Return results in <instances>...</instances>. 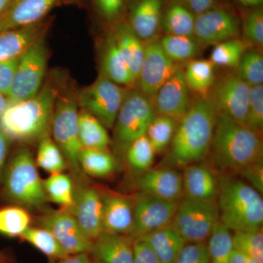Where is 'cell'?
<instances>
[{
	"label": "cell",
	"mask_w": 263,
	"mask_h": 263,
	"mask_svg": "<svg viewBox=\"0 0 263 263\" xmlns=\"http://www.w3.org/2000/svg\"><path fill=\"white\" fill-rule=\"evenodd\" d=\"M245 37L249 42L262 47L263 45V11L254 8L245 15L242 22Z\"/></svg>",
	"instance_id": "44"
},
{
	"label": "cell",
	"mask_w": 263,
	"mask_h": 263,
	"mask_svg": "<svg viewBox=\"0 0 263 263\" xmlns=\"http://www.w3.org/2000/svg\"><path fill=\"white\" fill-rule=\"evenodd\" d=\"M113 34L136 82L144 59V43L128 23L118 24Z\"/></svg>",
	"instance_id": "27"
},
{
	"label": "cell",
	"mask_w": 263,
	"mask_h": 263,
	"mask_svg": "<svg viewBox=\"0 0 263 263\" xmlns=\"http://www.w3.org/2000/svg\"><path fill=\"white\" fill-rule=\"evenodd\" d=\"M48 61L44 37L40 38L19 57L13 84L7 98L10 104L34 96L42 86Z\"/></svg>",
	"instance_id": "9"
},
{
	"label": "cell",
	"mask_w": 263,
	"mask_h": 263,
	"mask_svg": "<svg viewBox=\"0 0 263 263\" xmlns=\"http://www.w3.org/2000/svg\"><path fill=\"white\" fill-rule=\"evenodd\" d=\"M101 70L102 75L120 86H129L136 83L113 32L105 40L101 56Z\"/></svg>",
	"instance_id": "25"
},
{
	"label": "cell",
	"mask_w": 263,
	"mask_h": 263,
	"mask_svg": "<svg viewBox=\"0 0 263 263\" xmlns=\"http://www.w3.org/2000/svg\"><path fill=\"white\" fill-rule=\"evenodd\" d=\"M133 263H160L150 246L141 237L133 240Z\"/></svg>",
	"instance_id": "47"
},
{
	"label": "cell",
	"mask_w": 263,
	"mask_h": 263,
	"mask_svg": "<svg viewBox=\"0 0 263 263\" xmlns=\"http://www.w3.org/2000/svg\"><path fill=\"white\" fill-rule=\"evenodd\" d=\"M128 91L101 75L78 95V102L81 108L92 114L106 129H113Z\"/></svg>",
	"instance_id": "10"
},
{
	"label": "cell",
	"mask_w": 263,
	"mask_h": 263,
	"mask_svg": "<svg viewBox=\"0 0 263 263\" xmlns=\"http://www.w3.org/2000/svg\"><path fill=\"white\" fill-rule=\"evenodd\" d=\"M262 134L217 112L209 154L214 168L222 175L239 174L262 160Z\"/></svg>",
	"instance_id": "2"
},
{
	"label": "cell",
	"mask_w": 263,
	"mask_h": 263,
	"mask_svg": "<svg viewBox=\"0 0 263 263\" xmlns=\"http://www.w3.org/2000/svg\"><path fill=\"white\" fill-rule=\"evenodd\" d=\"M133 240L129 235L103 231L93 240L90 256L95 263H133Z\"/></svg>",
	"instance_id": "20"
},
{
	"label": "cell",
	"mask_w": 263,
	"mask_h": 263,
	"mask_svg": "<svg viewBox=\"0 0 263 263\" xmlns=\"http://www.w3.org/2000/svg\"><path fill=\"white\" fill-rule=\"evenodd\" d=\"M219 221L216 200L202 201L183 196L171 226L186 243H205Z\"/></svg>",
	"instance_id": "8"
},
{
	"label": "cell",
	"mask_w": 263,
	"mask_h": 263,
	"mask_svg": "<svg viewBox=\"0 0 263 263\" xmlns=\"http://www.w3.org/2000/svg\"><path fill=\"white\" fill-rule=\"evenodd\" d=\"M216 204L219 221L230 231H252L262 228V194L243 180L221 175Z\"/></svg>",
	"instance_id": "4"
},
{
	"label": "cell",
	"mask_w": 263,
	"mask_h": 263,
	"mask_svg": "<svg viewBox=\"0 0 263 263\" xmlns=\"http://www.w3.org/2000/svg\"><path fill=\"white\" fill-rule=\"evenodd\" d=\"M190 88L183 71L179 69L157 91L153 100L156 114L180 121L191 105Z\"/></svg>",
	"instance_id": "17"
},
{
	"label": "cell",
	"mask_w": 263,
	"mask_h": 263,
	"mask_svg": "<svg viewBox=\"0 0 263 263\" xmlns=\"http://www.w3.org/2000/svg\"><path fill=\"white\" fill-rule=\"evenodd\" d=\"M9 0H0V13L4 10Z\"/></svg>",
	"instance_id": "56"
},
{
	"label": "cell",
	"mask_w": 263,
	"mask_h": 263,
	"mask_svg": "<svg viewBox=\"0 0 263 263\" xmlns=\"http://www.w3.org/2000/svg\"><path fill=\"white\" fill-rule=\"evenodd\" d=\"M79 134L83 148L108 150L110 141L106 128L92 114L83 108L79 113Z\"/></svg>",
	"instance_id": "30"
},
{
	"label": "cell",
	"mask_w": 263,
	"mask_h": 263,
	"mask_svg": "<svg viewBox=\"0 0 263 263\" xmlns=\"http://www.w3.org/2000/svg\"><path fill=\"white\" fill-rule=\"evenodd\" d=\"M19 57L0 61V94L6 98L13 84Z\"/></svg>",
	"instance_id": "46"
},
{
	"label": "cell",
	"mask_w": 263,
	"mask_h": 263,
	"mask_svg": "<svg viewBox=\"0 0 263 263\" xmlns=\"http://www.w3.org/2000/svg\"><path fill=\"white\" fill-rule=\"evenodd\" d=\"M239 33V20L224 8L217 7L195 15L194 36L204 45H216L236 38Z\"/></svg>",
	"instance_id": "16"
},
{
	"label": "cell",
	"mask_w": 263,
	"mask_h": 263,
	"mask_svg": "<svg viewBox=\"0 0 263 263\" xmlns=\"http://www.w3.org/2000/svg\"><path fill=\"white\" fill-rule=\"evenodd\" d=\"M216 114L209 98L195 99L187 113L180 121L160 167L184 168L205 160L212 146Z\"/></svg>",
	"instance_id": "1"
},
{
	"label": "cell",
	"mask_w": 263,
	"mask_h": 263,
	"mask_svg": "<svg viewBox=\"0 0 263 263\" xmlns=\"http://www.w3.org/2000/svg\"><path fill=\"white\" fill-rule=\"evenodd\" d=\"M237 68V74L249 86L262 84L263 57L260 52L247 49Z\"/></svg>",
	"instance_id": "41"
},
{
	"label": "cell",
	"mask_w": 263,
	"mask_h": 263,
	"mask_svg": "<svg viewBox=\"0 0 263 263\" xmlns=\"http://www.w3.org/2000/svg\"><path fill=\"white\" fill-rule=\"evenodd\" d=\"M36 164L50 174L63 173L67 169L63 154L51 136L43 138L38 143Z\"/></svg>",
	"instance_id": "39"
},
{
	"label": "cell",
	"mask_w": 263,
	"mask_h": 263,
	"mask_svg": "<svg viewBox=\"0 0 263 263\" xmlns=\"http://www.w3.org/2000/svg\"><path fill=\"white\" fill-rule=\"evenodd\" d=\"M79 102L72 90L57 95L52 119L53 140L65 157L74 183L87 182V177L79 164V157L83 147L79 134Z\"/></svg>",
	"instance_id": "6"
},
{
	"label": "cell",
	"mask_w": 263,
	"mask_h": 263,
	"mask_svg": "<svg viewBox=\"0 0 263 263\" xmlns=\"http://www.w3.org/2000/svg\"><path fill=\"white\" fill-rule=\"evenodd\" d=\"M32 217L27 209L18 205L0 209V234L15 238L30 227Z\"/></svg>",
	"instance_id": "37"
},
{
	"label": "cell",
	"mask_w": 263,
	"mask_h": 263,
	"mask_svg": "<svg viewBox=\"0 0 263 263\" xmlns=\"http://www.w3.org/2000/svg\"><path fill=\"white\" fill-rule=\"evenodd\" d=\"M79 161L84 174L91 177H108L119 168L117 157L109 150L83 148L79 154Z\"/></svg>",
	"instance_id": "28"
},
{
	"label": "cell",
	"mask_w": 263,
	"mask_h": 263,
	"mask_svg": "<svg viewBox=\"0 0 263 263\" xmlns=\"http://www.w3.org/2000/svg\"><path fill=\"white\" fill-rule=\"evenodd\" d=\"M246 124L262 134L263 129V86H250Z\"/></svg>",
	"instance_id": "43"
},
{
	"label": "cell",
	"mask_w": 263,
	"mask_h": 263,
	"mask_svg": "<svg viewBox=\"0 0 263 263\" xmlns=\"http://www.w3.org/2000/svg\"><path fill=\"white\" fill-rule=\"evenodd\" d=\"M233 248L263 262L262 228L252 231H237L233 235Z\"/></svg>",
	"instance_id": "42"
},
{
	"label": "cell",
	"mask_w": 263,
	"mask_h": 263,
	"mask_svg": "<svg viewBox=\"0 0 263 263\" xmlns=\"http://www.w3.org/2000/svg\"><path fill=\"white\" fill-rule=\"evenodd\" d=\"M0 196L5 201L30 211H43L49 202L35 160L27 147H21L8 158Z\"/></svg>",
	"instance_id": "5"
},
{
	"label": "cell",
	"mask_w": 263,
	"mask_h": 263,
	"mask_svg": "<svg viewBox=\"0 0 263 263\" xmlns=\"http://www.w3.org/2000/svg\"><path fill=\"white\" fill-rule=\"evenodd\" d=\"M144 45V59L136 82L140 92L153 103L159 89L180 68L164 53L160 42H147Z\"/></svg>",
	"instance_id": "14"
},
{
	"label": "cell",
	"mask_w": 263,
	"mask_h": 263,
	"mask_svg": "<svg viewBox=\"0 0 263 263\" xmlns=\"http://www.w3.org/2000/svg\"><path fill=\"white\" fill-rule=\"evenodd\" d=\"M208 240L209 262L229 263L234 250L231 231L219 221L214 227Z\"/></svg>",
	"instance_id": "35"
},
{
	"label": "cell",
	"mask_w": 263,
	"mask_h": 263,
	"mask_svg": "<svg viewBox=\"0 0 263 263\" xmlns=\"http://www.w3.org/2000/svg\"><path fill=\"white\" fill-rule=\"evenodd\" d=\"M47 25L39 23L0 32V61L21 56L40 38L44 37Z\"/></svg>",
	"instance_id": "24"
},
{
	"label": "cell",
	"mask_w": 263,
	"mask_h": 263,
	"mask_svg": "<svg viewBox=\"0 0 263 263\" xmlns=\"http://www.w3.org/2000/svg\"><path fill=\"white\" fill-rule=\"evenodd\" d=\"M181 4L195 15L219 7L218 0H179Z\"/></svg>",
	"instance_id": "50"
},
{
	"label": "cell",
	"mask_w": 263,
	"mask_h": 263,
	"mask_svg": "<svg viewBox=\"0 0 263 263\" xmlns=\"http://www.w3.org/2000/svg\"><path fill=\"white\" fill-rule=\"evenodd\" d=\"M247 50V44L241 40L233 38L223 41L215 45L210 61L220 67H237Z\"/></svg>",
	"instance_id": "40"
},
{
	"label": "cell",
	"mask_w": 263,
	"mask_h": 263,
	"mask_svg": "<svg viewBox=\"0 0 263 263\" xmlns=\"http://www.w3.org/2000/svg\"><path fill=\"white\" fill-rule=\"evenodd\" d=\"M179 121L157 114L147 129L146 136L156 154H161L171 146L179 126Z\"/></svg>",
	"instance_id": "33"
},
{
	"label": "cell",
	"mask_w": 263,
	"mask_h": 263,
	"mask_svg": "<svg viewBox=\"0 0 263 263\" xmlns=\"http://www.w3.org/2000/svg\"><path fill=\"white\" fill-rule=\"evenodd\" d=\"M250 86L238 74H229L215 81L207 97L216 112L246 124Z\"/></svg>",
	"instance_id": "11"
},
{
	"label": "cell",
	"mask_w": 263,
	"mask_h": 263,
	"mask_svg": "<svg viewBox=\"0 0 263 263\" xmlns=\"http://www.w3.org/2000/svg\"><path fill=\"white\" fill-rule=\"evenodd\" d=\"M155 155V150L146 135L133 141L124 154L128 169L138 176L152 168Z\"/></svg>",
	"instance_id": "31"
},
{
	"label": "cell",
	"mask_w": 263,
	"mask_h": 263,
	"mask_svg": "<svg viewBox=\"0 0 263 263\" xmlns=\"http://www.w3.org/2000/svg\"><path fill=\"white\" fill-rule=\"evenodd\" d=\"M141 238L150 246L160 263H175L186 245V241L171 224Z\"/></svg>",
	"instance_id": "26"
},
{
	"label": "cell",
	"mask_w": 263,
	"mask_h": 263,
	"mask_svg": "<svg viewBox=\"0 0 263 263\" xmlns=\"http://www.w3.org/2000/svg\"><path fill=\"white\" fill-rule=\"evenodd\" d=\"M195 15L179 0H171L164 8L161 25L170 35L194 36Z\"/></svg>",
	"instance_id": "29"
},
{
	"label": "cell",
	"mask_w": 263,
	"mask_h": 263,
	"mask_svg": "<svg viewBox=\"0 0 263 263\" xmlns=\"http://www.w3.org/2000/svg\"><path fill=\"white\" fill-rule=\"evenodd\" d=\"M156 115L149 99L139 91H128L113 127L114 143L119 154L124 155L133 141L146 134Z\"/></svg>",
	"instance_id": "7"
},
{
	"label": "cell",
	"mask_w": 263,
	"mask_h": 263,
	"mask_svg": "<svg viewBox=\"0 0 263 263\" xmlns=\"http://www.w3.org/2000/svg\"><path fill=\"white\" fill-rule=\"evenodd\" d=\"M10 105L9 101H8V98L4 95L0 94V117L2 114L5 111V109L8 108V105Z\"/></svg>",
	"instance_id": "55"
},
{
	"label": "cell",
	"mask_w": 263,
	"mask_h": 263,
	"mask_svg": "<svg viewBox=\"0 0 263 263\" xmlns=\"http://www.w3.org/2000/svg\"><path fill=\"white\" fill-rule=\"evenodd\" d=\"M65 209L73 216L85 236L91 241L103 231L101 192L87 182L75 183L73 203Z\"/></svg>",
	"instance_id": "15"
},
{
	"label": "cell",
	"mask_w": 263,
	"mask_h": 263,
	"mask_svg": "<svg viewBox=\"0 0 263 263\" xmlns=\"http://www.w3.org/2000/svg\"><path fill=\"white\" fill-rule=\"evenodd\" d=\"M182 178L183 196L202 201L216 200L219 179L206 164L199 162L186 166Z\"/></svg>",
	"instance_id": "21"
},
{
	"label": "cell",
	"mask_w": 263,
	"mask_h": 263,
	"mask_svg": "<svg viewBox=\"0 0 263 263\" xmlns=\"http://www.w3.org/2000/svg\"><path fill=\"white\" fill-rule=\"evenodd\" d=\"M51 263H94L89 253L69 254Z\"/></svg>",
	"instance_id": "52"
},
{
	"label": "cell",
	"mask_w": 263,
	"mask_h": 263,
	"mask_svg": "<svg viewBox=\"0 0 263 263\" xmlns=\"http://www.w3.org/2000/svg\"><path fill=\"white\" fill-rule=\"evenodd\" d=\"M138 177L137 187L140 193L176 202L183 197L182 174L177 169L159 166Z\"/></svg>",
	"instance_id": "18"
},
{
	"label": "cell",
	"mask_w": 263,
	"mask_h": 263,
	"mask_svg": "<svg viewBox=\"0 0 263 263\" xmlns=\"http://www.w3.org/2000/svg\"><path fill=\"white\" fill-rule=\"evenodd\" d=\"M229 263H263V262L253 257H249L234 249L230 257Z\"/></svg>",
	"instance_id": "53"
},
{
	"label": "cell",
	"mask_w": 263,
	"mask_h": 263,
	"mask_svg": "<svg viewBox=\"0 0 263 263\" xmlns=\"http://www.w3.org/2000/svg\"><path fill=\"white\" fill-rule=\"evenodd\" d=\"M133 238L141 237L172 223L179 202L167 201L145 194L133 198Z\"/></svg>",
	"instance_id": "12"
},
{
	"label": "cell",
	"mask_w": 263,
	"mask_h": 263,
	"mask_svg": "<svg viewBox=\"0 0 263 263\" xmlns=\"http://www.w3.org/2000/svg\"><path fill=\"white\" fill-rule=\"evenodd\" d=\"M103 231L129 235L133 227V201L117 193H103Z\"/></svg>",
	"instance_id": "22"
},
{
	"label": "cell",
	"mask_w": 263,
	"mask_h": 263,
	"mask_svg": "<svg viewBox=\"0 0 263 263\" xmlns=\"http://www.w3.org/2000/svg\"><path fill=\"white\" fill-rule=\"evenodd\" d=\"M20 238L50 258L57 259L69 255L53 235L41 227H29L21 235Z\"/></svg>",
	"instance_id": "38"
},
{
	"label": "cell",
	"mask_w": 263,
	"mask_h": 263,
	"mask_svg": "<svg viewBox=\"0 0 263 263\" xmlns=\"http://www.w3.org/2000/svg\"><path fill=\"white\" fill-rule=\"evenodd\" d=\"M59 89L46 84L32 98L10 104L0 117V127L10 141L39 143L51 134Z\"/></svg>",
	"instance_id": "3"
},
{
	"label": "cell",
	"mask_w": 263,
	"mask_h": 263,
	"mask_svg": "<svg viewBox=\"0 0 263 263\" xmlns=\"http://www.w3.org/2000/svg\"><path fill=\"white\" fill-rule=\"evenodd\" d=\"M43 184L49 202H54L62 209H68L73 203L75 183L71 176L63 173L51 174L43 180Z\"/></svg>",
	"instance_id": "32"
},
{
	"label": "cell",
	"mask_w": 263,
	"mask_h": 263,
	"mask_svg": "<svg viewBox=\"0 0 263 263\" xmlns=\"http://www.w3.org/2000/svg\"><path fill=\"white\" fill-rule=\"evenodd\" d=\"M37 222L38 227L53 235L67 254L90 253L92 241L85 236L73 216L66 209L45 210Z\"/></svg>",
	"instance_id": "13"
},
{
	"label": "cell",
	"mask_w": 263,
	"mask_h": 263,
	"mask_svg": "<svg viewBox=\"0 0 263 263\" xmlns=\"http://www.w3.org/2000/svg\"><path fill=\"white\" fill-rule=\"evenodd\" d=\"M59 0H9L0 13V32L39 23Z\"/></svg>",
	"instance_id": "19"
},
{
	"label": "cell",
	"mask_w": 263,
	"mask_h": 263,
	"mask_svg": "<svg viewBox=\"0 0 263 263\" xmlns=\"http://www.w3.org/2000/svg\"><path fill=\"white\" fill-rule=\"evenodd\" d=\"M95 263V262H94Z\"/></svg>",
	"instance_id": "58"
},
{
	"label": "cell",
	"mask_w": 263,
	"mask_h": 263,
	"mask_svg": "<svg viewBox=\"0 0 263 263\" xmlns=\"http://www.w3.org/2000/svg\"><path fill=\"white\" fill-rule=\"evenodd\" d=\"M0 263H8L6 257L2 252H0Z\"/></svg>",
	"instance_id": "57"
},
{
	"label": "cell",
	"mask_w": 263,
	"mask_h": 263,
	"mask_svg": "<svg viewBox=\"0 0 263 263\" xmlns=\"http://www.w3.org/2000/svg\"><path fill=\"white\" fill-rule=\"evenodd\" d=\"M175 263H210L206 243H186Z\"/></svg>",
	"instance_id": "45"
},
{
	"label": "cell",
	"mask_w": 263,
	"mask_h": 263,
	"mask_svg": "<svg viewBox=\"0 0 263 263\" xmlns=\"http://www.w3.org/2000/svg\"><path fill=\"white\" fill-rule=\"evenodd\" d=\"M235 1L247 8H258L262 4L263 0H235Z\"/></svg>",
	"instance_id": "54"
},
{
	"label": "cell",
	"mask_w": 263,
	"mask_h": 263,
	"mask_svg": "<svg viewBox=\"0 0 263 263\" xmlns=\"http://www.w3.org/2000/svg\"><path fill=\"white\" fill-rule=\"evenodd\" d=\"M95 3L103 18L114 21L122 13L124 0H95Z\"/></svg>",
	"instance_id": "49"
},
{
	"label": "cell",
	"mask_w": 263,
	"mask_h": 263,
	"mask_svg": "<svg viewBox=\"0 0 263 263\" xmlns=\"http://www.w3.org/2000/svg\"><path fill=\"white\" fill-rule=\"evenodd\" d=\"M164 0H137L129 15V26L141 41L152 39L162 22Z\"/></svg>",
	"instance_id": "23"
},
{
	"label": "cell",
	"mask_w": 263,
	"mask_h": 263,
	"mask_svg": "<svg viewBox=\"0 0 263 263\" xmlns=\"http://www.w3.org/2000/svg\"><path fill=\"white\" fill-rule=\"evenodd\" d=\"M10 139L0 127V192L5 167L9 155Z\"/></svg>",
	"instance_id": "51"
},
{
	"label": "cell",
	"mask_w": 263,
	"mask_h": 263,
	"mask_svg": "<svg viewBox=\"0 0 263 263\" xmlns=\"http://www.w3.org/2000/svg\"><path fill=\"white\" fill-rule=\"evenodd\" d=\"M214 65L209 60H193L183 71L189 88L200 94H206L215 82Z\"/></svg>",
	"instance_id": "34"
},
{
	"label": "cell",
	"mask_w": 263,
	"mask_h": 263,
	"mask_svg": "<svg viewBox=\"0 0 263 263\" xmlns=\"http://www.w3.org/2000/svg\"><path fill=\"white\" fill-rule=\"evenodd\" d=\"M246 180V182L255 189L259 193H263V162H256L243 170L239 174Z\"/></svg>",
	"instance_id": "48"
},
{
	"label": "cell",
	"mask_w": 263,
	"mask_h": 263,
	"mask_svg": "<svg viewBox=\"0 0 263 263\" xmlns=\"http://www.w3.org/2000/svg\"><path fill=\"white\" fill-rule=\"evenodd\" d=\"M160 46L173 61H186L200 51V43L195 36L167 35L160 41Z\"/></svg>",
	"instance_id": "36"
}]
</instances>
